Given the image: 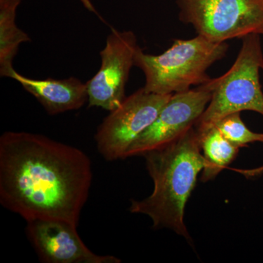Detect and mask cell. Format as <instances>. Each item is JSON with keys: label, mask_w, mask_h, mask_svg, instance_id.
<instances>
[{"label": "cell", "mask_w": 263, "mask_h": 263, "mask_svg": "<svg viewBox=\"0 0 263 263\" xmlns=\"http://www.w3.org/2000/svg\"><path fill=\"white\" fill-rule=\"evenodd\" d=\"M230 142L238 148L247 147L249 143L259 142L263 143V133H254L246 126L240 118V113L230 114L215 124Z\"/></svg>", "instance_id": "4fadbf2b"}, {"label": "cell", "mask_w": 263, "mask_h": 263, "mask_svg": "<svg viewBox=\"0 0 263 263\" xmlns=\"http://www.w3.org/2000/svg\"><path fill=\"white\" fill-rule=\"evenodd\" d=\"M260 37L251 34L241 39V47L233 65L226 73L208 82L213 91L212 98L195 123L197 131L206 130L227 116L243 110L263 117V92L259 81V72L263 71Z\"/></svg>", "instance_id": "277c9868"}, {"label": "cell", "mask_w": 263, "mask_h": 263, "mask_svg": "<svg viewBox=\"0 0 263 263\" xmlns=\"http://www.w3.org/2000/svg\"><path fill=\"white\" fill-rule=\"evenodd\" d=\"M179 20L215 43L263 36V0H176Z\"/></svg>", "instance_id": "5b68a950"}, {"label": "cell", "mask_w": 263, "mask_h": 263, "mask_svg": "<svg viewBox=\"0 0 263 263\" xmlns=\"http://www.w3.org/2000/svg\"><path fill=\"white\" fill-rule=\"evenodd\" d=\"M26 233L44 263H121L113 255L91 252L78 234L77 226L58 220L27 221Z\"/></svg>", "instance_id": "9c48e42d"}, {"label": "cell", "mask_w": 263, "mask_h": 263, "mask_svg": "<svg viewBox=\"0 0 263 263\" xmlns=\"http://www.w3.org/2000/svg\"><path fill=\"white\" fill-rule=\"evenodd\" d=\"M9 79L20 84L25 91L34 97L51 116L79 110L88 102L87 84L76 77L65 79H34L15 70Z\"/></svg>", "instance_id": "30bf717a"}, {"label": "cell", "mask_w": 263, "mask_h": 263, "mask_svg": "<svg viewBox=\"0 0 263 263\" xmlns=\"http://www.w3.org/2000/svg\"><path fill=\"white\" fill-rule=\"evenodd\" d=\"M208 82L173 95L155 122L133 141L124 159L143 156L168 144L194 127L212 98L213 91Z\"/></svg>", "instance_id": "52a82bcc"}, {"label": "cell", "mask_w": 263, "mask_h": 263, "mask_svg": "<svg viewBox=\"0 0 263 263\" xmlns=\"http://www.w3.org/2000/svg\"><path fill=\"white\" fill-rule=\"evenodd\" d=\"M228 49L227 42H212L197 34L190 40H174L172 46L159 55L146 53L139 46L134 66L144 74L145 91L174 95L206 84L212 79L208 70L224 59Z\"/></svg>", "instance_id": "3957f363"}, {"label": "cell", "mask_w": 263, "mask_h": 263, "mask_svg": "<svg viewBox=\"0 0 263 263\" xmlns=\"http://www.w3.org/2000/svg\"><path fill=\"white\" fill-rule=\"evenodd\" d=\"M198 133L200 148L205 162L201 181L207 182L215 179L223 169L235 160L240 148L224 138L216 126Z\"/></svg>", "instance_id": "7c38bea8"}, {"label": "cell", "mask_w": 263, "mask_h": 263, "mask_svg": "<svg viewBox=\"0 0 263 263\" xmlns=\"http://www.w3.org/2000/svg\"><path fill=\"white\" fill-rule=\"evenodd\" d=\"M22 0H0V76L9 78L15 70L13 62L19 46L31 39L15 23L16 11Z\"/></svg>", "instance_id": "8fae6325"}, {"label": "cell", "mask_w": 263, "mask_h": 263, "mask_svg": "<svg viewBox=\"0 0 263 263\" xmlns=\"http://www.w3.org/2000/svg\"><path fill=\"white\" fill-rule=\"evenodd\" d=\"M92 179L91 160L76 147L27 132L0 137V203L27 222L78 226Z\"/></svg>", "instance_id": "6da1fadb"}, {"label": "cell", "mask_w": 263, "mask_h": 263, "mask_svg": "<svg viewBox=\"0 0 263 263\" xmlns=\"http://www.w3.org/2000/svg\"><path fill=\"white\" fill-rule=\"evenodd\" d=\"M143 156L153 191L143 200H132L129 212L148 216L155 229L171 230L193 243L184 211L205 164L198 132L194 126L176 141Z\"/></svg>", "instance_id": "7a4b0ae2"}, {"label": "cell", "mask_w": 263, "mask_h": 263, "mask_svg": "<svg viewBox=\"0 0 263 263\" xmlns=\"http://www.w3.org/2000/svg\"><path fill=\"white\" fill-rule=\"evenodd\" d=\"M138 48L136 35L132 31L114 29L109 34L105 47L100 51V70L86 83L89 107L112 111L123 103Z\"/></svg>", "instance_id": "ba28073f"}, {"label": "cell", "mask_w": 263, "mask_h": 263, "mask_svg": "<svg viewBox=\"0 0 263 263\" xmlns=\"http://www.w3.org/2000/svg\"><path fill=\"white\" fill-rule=\"evenodd\" d=\"M172 95L154 94L141 88L124 99L104 119L95 133L100 155L108 162L124 160L132 143L155 122Z\"/></svg>", "instance_id": "8992f818"}]
</instances>
